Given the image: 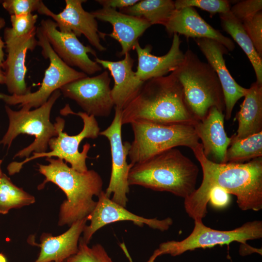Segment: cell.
I'll use <instances>...</instances> for the list:
<instances>
[{
    "instance_id": "74e56055",
    "label": "cell",
    "mask_w": 262,
    "mask_h": 262,
    "mask_svg": "<svg viewBox=\"0 0 262 262\" xmlns=\"http://www.w3.org/2000/svg\"><path fill=\"white\" fill-rule=\"evenodd\" d=\"M5 23L6 22L4 19L2 17H0V30L5 26ZM4 48H5V44L4 42H3L1 39L0 36V66L2 67V68L3 63L5 61L4 53L3 51Z\"/></svg>"
},
{
    "instance_id": "4dcf8cb0",
    "label": "cell",
    "mask_w": 262,
    "mask_h": 262,
    "mask_svg": "<svg viewBox=\"0 0 262 262\" xmlns=\"http://www.w3.org/2000/svg\"><path fill=\"white\" fill-rule=\"evenodd\" d=\"M175 9L186 7H196L213 16L216 13L223 14L230 11L231 2L227 0H176Z\"/></svg>"
},
{
    "instance_id": "b9f144b4",
    "label": "cell",
    "mask_w": 262,
    "mask_h": 262,
    "mask_svg": "<svg viewBox=\"0 0 262 262\" xmlns=\"http://www.w3.org/2000/svg\"></svg>"
},
{
    "instance_id": "7c38bea8",
    "label": "cell",
    "mask_w": 262,
    "mask_h": 262,
    "mask_svg": "<svg viewBox=\"0 0 262 262\" xmlns=\"http://www.w3.org/2000/svg\"><path fill=\"white\" fill-rule=\"evenodd\" d=\"M115 110V116L111 124L99 132L100 135L106 137L109 141L112 158L111 177L105 194L110 198L113 194L112 200L126 207L128 201L127 195L130 190L128 176L133 166L127 162L131 143L122 141V110L117 108Z\"/></svg>"
},
{
    "instance_id": "d6a6232c",
    "label": "cell",
    "mask_w": 262,
    "mask_h": 262,
    "mask_svg": "<svg viewBox=\"0 0 262 262\" xmlns=\"http://www.w3.org/2000/svg\"><path fill=\"white\" fill-rule=\"evenodd\" d=\"M42 1L40 0H6L2 2L3 8L10 16L33 14L37 11Z\"/></svg>"
},
{
    "instance_id": "1f68e13d",
    "label": "cell",
    "mask_w": 262,
    "mask_h": 262,
    "mask_svg": "<svg viewBox=\"0 0 262 262\" xmlns=\"http://www.w3.org/2000/svg\"><path fill=\"white\" fill-rule=\"evenodd\" d=\"M246 33L250 38L254 47L262 57V12L260 11L252 17L242 22Z\"/></svg>"
},
{
    "instance_id": "277c9868",
    "label": "cell",
    "mask_w": 262,
    "mask_h": 262,
    "mask_svg": "<svg viewBox=\"0 0 262 262\" xmlns=\"http://www.w3.org/2000/svg\"><path fill=\"white\" fill-rule=\"evenodd\" d=\"M198 172L196 164L179 149L172 148L133 165L128 183L170 192L185 199L196 190Z\"/></svg>"
},
{
    "instance_id": "f1b7e54d",
    "label": "cell",
    "mask_w": 262,
    "mask_h": 262,
    "mask_svg": "<svg viewBox=\"0 0 262 262\" xmlns=\"http://www.w3.org/2000/svg\"><path fill=\"white\" fill-rule=\"evenodd\" d=\"M64 262H114L104 248L98 244L89 247L81 237L77 252Z\"/></svg>"
},
{
    "instance_id": "cb8c5ba5",
    "label": "cell",
    "mask_w": 262,
    "mask_h": 262,
    "mask_svg": "<svg viewBox=\"0 0 262 262\" xmlns=\"http://www.w3.org/2000/svg\"><path fill=\"white\" fill-rule=\"evenodd\" d=\"M245 98L235 118L238 122L236 133L231 141L262 131V84L256 82L246 88Z\"/></svg>"
},
{
    "instance_id": "d6986e66",
    "label": "cell",
    "mask_w": 262,
    "mask_h": 262,
    "mask_svg": "<svg viewBox=\"0 0 262 262\" xmlns=\"http://www.w3.org/2000/svg\"><path fill=\"white\" fill-rule=\"evenodd\" d=\"M164 26L169 36L176 33L187 38H208L221 43L229 51L235 49L231 39L212 27L192 7L176 9Z\"/></svg>"
},
{
    "instance_id": "3957f363",
    "label": "cell",
    "mask_w": 262,
    "mask_h": 262,
    "mask_svg": "<svg viewBox=\"0 0 262 262\" xmlns=\"http://www.w3.org/2000/svg\"><path fill=\"white\" fill-rule=\"evenodd\" d=\"M46 161L48 164H38V171L45 177L38 189L51 182L61 189L66 196L60 207L58 225L70 227L75 222L87 218L97 203L93 196H98L102 191L100 175L92 169L77 171L61 159L47 158Z\"/></svg>"
},
{
    "instance_id": "52a82bcc",
    "label": "cell",
    "mask_w": 262,
    "mask_h": 262,
    "mask_svg": "<svg viewBox=\"0 0 262 262\" xmlns=\"http://www.w3.org/2000/svg\"><path fill=\"white\" fill-rule=\"evenodd\" d=\"M62 115L73 114L80 116L82 120L83 127L77 135H69L63 132L65 120L60 117L56 119L54 124L57 131V136L51 138L48 143L51 150L44 153L33 152V155L26 158L21 162H14L9 164L7 170L10 175L18 173L25 164L35 159L46 157H57L68 163L71 167L80 172H86L88 169L86 164L87 153L91 147L89 143L85 144L82 150L79 151L81 142L85 138H97L99 135L100 128L95 116L84 112L75 113L67 104L60 111Z\"/></svg>"
},
{
    "instance_id": "ac0fdd59",
    "label": "cell",
    "mask_w": 262,
    "mask_h": 262,
    "mask_svg": "<svg viewBox=\"0 0 262 262\" xmlns=\"http://www.w3.org/2000/svg\"><path fill=\"white\" fill-rule=\"evenodd\" d=\"M91 13L96 19L110 23L113 31L110 33L99 32L100 38L104 39L106 35L119 42L121 50L118 56H124L133 49L139 38L151 25L144 18L130 16L118 11L116 9L102 7Z\"/></svg>"
},
{
    "instance_id": "8fae6325",
    "label": "cell",
    "mask_w": 262,
    "mask_h": 262,
    "mask_svg": "<svg viewBox=\"0 0 262 262\" xmlns=\"http://www.w3.org/2000/svg\"><path fill=\"white\" fill-rule=\"evenodd\" d=\"M111 78L108 70L93 77L79 79L59 90L66 98L74 100L89 115L108 116L115 107L111 95Z\"/></svg>"
},
{
    "instance_id": "4fadbf2b",
    "label": "cell",
    "mask_w": 262,
    "mask_h": 262,
    "mask_svg": "<svg viewBox=\"0 0 262 262\" xmlns=\"http://www.w3.org/2000/svg\"><path fill=\"white\" fill-rule=\"evenodd\" d=\"M40 27L56 54L69 66H76L87 75L101 71L102 66L88 55L97 57L96 51L84 46L72 32L60 31L56 23L50 18L41 21Z\"/></svg>"
},
{
    "instance_id": "60d3db41",
    "label": "cell",
    "mask_w": 262,
    "mask_h": 262,
    "mask_svg": "<svg viewBox=\"0 0 262 262\" xmlns=\"http://www.w3.org/2000/svg\"><path fill=\"white\" fill-rule=\"evenodd\" d=\"M2 160H0V179L1 178V177L2 176V171H1V164H2Z\"/></svg>"
},
{
    "instance_id": "6da1fadb",
    "label": "cell",
    "mask_w": 262,
    "mask_h": 262,
    "mask_svg": "<svg viewBox=\"0 0 262 262\" xmlns=\"http://www.w3.org/2000/svg\"><path fill=\"white\" fill-rule=\"evenodd\" d=\"M192 150L201 165L203 179L198 189L184 199V208L190 218L202 222L208 213L209 194L214 187L234 195L242 211L262 209V157L246 163L220 164L205 156L201 143Z\"/></svg>"
},
{
    "instance_id": "d590c367",
    "label": "cell",
    "mask_w": 262,
    "mask_h": 262,
    "mask_svg": "<svg viewBox=\"0 0 262 262\" xmlns=\"http://www.w3.org/2000/svg\"><path fill=\"white\" fill-rule=\"evenodd\" d=\"M139 0H97L96 2L100 4L102 7L110 8L114 9L119 8L120 10L131 6Z\"/></svg>"
},
{
    "instance_id": "44dd1931",
    "label": "cell",
    "mask_w": 262,
    "mask_h": 262,
    "mask_svg": "<svg viewBox=\"0 0 262 262\" xmlns=\"http://www.w3.org/2000/svg\"><path fill=\"white\" fill-rule=\"evenodd\" d=\"M224 119L223 113L213 107L204 118L194 125L205 156L216 163H226V152L231 142L224 129Z\"/></svg>"
},
{
    "instance_id": "8992f818",
    "label": "cell",
    "mask_w": 262,
    "mask_h": 262,
    "mask_svg": "<svg viewBox=\"0 0 262 262\" xmlns=\"http://www.w3.org/2000/svg\"><path fill=\"white\" fill-rule=\"evenodd\" d=\"M131 125L133 140L128 156L132 165L170 148L184 146L193 149L200 144L193 125L144 121H135Z\"/></svg>"
},
{
    "instance_id": "7402d4cb",
    "label": "cell",
    "mask_w": 262,
    "mask_h": 262,
    "mask_svg": "<svg viewBox=\"0 0 262 262\" xmlns=\"http://www.w3.org/2000/svg\"><path fill=\"white\" fill-rule=\"evenodd\" d=\"M117 61L103 60L96 57L95 61L110 71L114 85L111 95L115 108L122 110L140 91L144 82L139 80L132 70L134 59L129 53Z\"/></svg>"
},
{
    "instance_id": "9c48e42d",
    "label": "cell",
    "mask_w": 262,
    "mask_h": 262,
    "mask_svg": "<svg viewBox=\"0 0 262 262\" xmlns=\"http://www.w3.org/2000/svg\"><path fill=\"white\" fill-rule=\"evenodd\" d=\"M37 46L42 48V54L49 61L45 72L41 86L35 92L23 96L8 95L0 93V99L10 105L19 104L30 110L37 108L47 101L54 92L71 82L87 76L66 65L54 51L39 26L36 30Z\"/></svg>"
},
{
    "instance_id": "83f0119b",
    "label": "cell",
    "mask_w": 262,
    "mask_h": 262,
    "mask_svg": "<svg viewBox=\"0 0 262 262\" xmlns=\"http://www.w3.org/2000/svg\"><path fill=\"white\" fill-rule=\"evenodd\" d=\"M227 149L226 163H242L262 157V131L231 141Z\"/></svg>"
},
{
    "instance_id": "d4e9b609",
    "label": "cell",
    "mask_w": 262,
    "mask_h": 262,
    "mask_svg": "<svg viewBox=\"0 0 262 262\" xmlns=\"http://www.w3.org/2000/svg\"><path fill=\"white\" fill-rule=\"evenodd\" d=\"M221 26L243 50L254 70L256 82L262 84V59L245 31L242 23L231 13L220 14Z\"/></svg>"
},
{
    "instance_id": "5bb4252c",
    "label": "cell",
    "mask_w": 262,
    "mask_h": 262,
    "mask_svg": "<svg viewBox=\"0 0 262 262\" xmlns=\"http://www.w3.org/2000/svg\"><path fill=\"white\" fill-rule=\"evenodd\" d=\"M98 200L93 212L87 217L90 221L89 225H86L82 232L83 241L88 244L94 234L102 227L118 221H131L135 225L143 227L144 225L162 231L167 230L173 224L170 217L163 220L147 218L136 215L122 206L114 202L107 197L105 192L102 191L98 196Z\"/></svg>"
},
{
    "instance_id": "7a4b0ae2",
    "label": "cell",
    "mask_w": 262,
    "mask_h": 262,
    "mask_svg": "<svg viewBox=\"0 0 262 262\" xmlns=\"http://www.w3.org/2000/svg\"><path fill=\"white\" fill-rule=\"evenodd\" d=\"M139 121L194 125L198 120L186 101L181 83L171 72L145 82L138 94L122 110V125Z\"/></svg>"
},
{
    "instance_id": "f546056e",
    "label": "cell",
    "mask_w": 262,
    "mask_h": 262,
    "mask_svg": "<svg viewBox=\"0 0 262 262\" xmlns=\"http://www.w3.org/2000/svg\"><path fill=\"white\" fill-rule=\"evenodd\" d=\"M38 16L30 14L20 16H10L12 28H6L4 34L14 37H21L36 31L35 24Z\"/></svg>"
},
{
    "instance_id": "4316f807",
    "label": "cell",
    "mask_w": 262,
    "mask_h": 262,
    "mask_svg": "<svg viewBox=\"0 0 262 262\" xmlns=\"http://www.w3.org/2000/svg\"><path fill=\"white\" fill-rule=\"evenodd\" d=\"M35 201L33 196L15 185L3 173L0 181V214H7L12 209L29 206Z\"/></svg>"
},
{
    "instance_id": "484cf974",
    "label": "cell",
    "mask_w": 262,
    "mask_h": 262,
    "mask_svg": "<svg viewBox=\"0 0 262 262\" xmlns=\"http://www.w3.org/2000/svg\"><path fill=\"white\" fill-rule=\"evenodd\" d=\"M175 10V1L172 0H142L119 11L144 18L151 25L164 26Z\"/></svg>"
},
{
    "instance_id": "603a6c76",
    "label": "cell",
    "mask_w": 262,
    "mask_h": 262,
    "mask_svg": "<svg viewBox=\"0 0 262 262\" xmlns=\"http://www.w3.org/2000/svg\"><path fill=\"white\" fill-rule=\"evenodd\" d=\"M87 221L85 218L75 222L68 230L58 236L43 233L40 243L34 244L40 247V251L37 258L33 262H64L75 254Z\"/></svg>"
},
{
    "instance_id": "f35d334b",
    "label": "cell",
    "mask_w": 262,
    "mask_h": 262,
    "mask_svg": "<svg viewBox=\"0 0 262 262\" xmlns=\"http://www.w3.org/2000/svg\"><path fill=\"white\" fill-rule=\"evenodd\" d=\"M5 77L4 71L2 67L0 66V84H5Z\"/></svg>"
},
{
    "instance_id": "e0dca14e",
    "label": "cell",
    "mask_w": 262,
    "mask_h": 262,
    "mask_svg": "<svg viewBox=\"0 0 262 262\" xmlns=\"http://www.w3.org/2000/svg\"><path fill=\"white\" fill-rule=\"evenodd\" d=\"M195 41L215 71L222 87L225 109V119H230L233 108L238 100L245 95L246 88L239 85L233 78L226 65L224 55L229 50L221 43L208 38H196Z\"/></svg>"
},
{
    "instance_id": "ab89813d",
    "label": "cell",
    "mask_w": 262,
    "mask_h": 262,
    "mask_svg": "<svg viewBox=\"0 0 262 262\" xmlns=\"http://www.w3.org/2000/svg\"><path fill=\"white\" fill-rule=\"evenodd\" d=\"M0 262H7L6 257L2 253H0Z\"/></svg>"
},
{
    "instance_id": "2e32d148",
    "label": "cell",
    "mask_w": 262,
    "mask_h": 262,
    "mask_svg": "<svg viewBox=\"0 0 262 262\" xmlns=\"http://www.w3.org/2000/svg\"><path fill=\"white\" fill-rule=\"evenodd\" d=\"M36 31L21 37H14L4 34L7 58L4 61L5 82L8 92L12 95L23 96L31 92L25 82L27 68L26 54L33 51L37 46Z\"/></svg>"
},
{
    "instance_id": "e575fe53",
    "label": "cell",
    "mask_w": 262,
    "mask_h": 262,
    "mask_svg": "<svg viewBox=\"0 0 262 262\" xmlns=\"http://www.w3.org/2000/svg\"><path fill=\"white\" fill-rule=\"evenodd\" d=\"M229 195L230 194L220 187H214L209 192L208 203L216 209H224L229 205Z\"/></svg>"
},
{
    "instance_id": "9a60e30c",
    "label": "cell",
    "mask_w": 262,
    "mask_h": 262,
    "mask_svg": "<svg viewBox=\"0 0 262 262\" xmlns=\"http://www.w3.org/2000/svg\"><path fill=\"white\" fill-rule=\"evenodd\" d=\"M86 0H66L63 10L55 14L41 2L37 10L41 15L50 17L62 32H72L77 37L83 35L89 43L99 51L106 48L100 43L99 31L96 19L91 13L86 11L82 4Z\"/></svg>"
},
{
    "instance_id": "ffe728a7",
    "label": "cell",
    "mask_w": 262,
    "mask_h": 262,
    "mask_svg": "<svg viewBox=\"0 0 262 262\" xmlns=\"http://www.w3.org/2000/svg\"><path fill=\"white\" fill-rule=\"evenodd\" d=\"M169 51L165 55L156 56L151 53L152 47L147 44L142 48L139 42L133 47L138 57V65L135 72L137 77L143 82L166 75L175 70L182 62L184 53L180 48L181 41L179 34H173Z\"/></svg>"
},
{
    "instance_id": "836d02e7",
    "label": "cell",
    "mask_w": 262,
    "mask_h": 262,
    "mask_svg": "<svg viewBox=\"0 0 262 262\" xmlns=\"http://www.w3.org/2000/svg\"><path fill=\"white\" fill-rule=\"evenodd\" d=\"M262 0H245L237 2L231 6L230 13L241 22L261 11Z\"/></svg>"
},
{
    "instance_id": "8d00e7d4",
    "label": "cell",
    "mask_w": 262,
    "mask_h": 262,
    "mask_svg": "<svg viewBox=\"0 0 262 262\" xmlns=\"http://www.w3.org/2000/svg\"><path fill=\"white\" fill-rule=\"evenodd\" d=\"M120 247L124 252L125 256L129 260V262H133V261L132 260V258L129 253V251L127 249V248L124 242L120 243ZM161 256L160 253L158 250V249H156L155 250V251L153 252L152 255L150 257L149 259L147 262H154L156 259L158 257Z\"/></svg>"
},
{
    "instance_id": "ba28073f",
    "label": "cell",
    "mask_w": 262,
    "mask_h": 262,
    "mask_svg": "<svg viewBox=\"0 0 262 262\" xmlns=\"http://www.w3.org/2000/svg\"><path fill=\"white\" fill-rule=\"evenodd\" d=\"M60 90L54 92L47 101L38 108L31 110L22 107L19 111H14L5 106L9 123L7 132L0 141V145L10 147L13 140L20 134H27L35 137L29 146L19 151L14 156L27 158L32 152H47L49 140L57 136L54 124L50 121V114L53 105L60 97Z\"/></svg>"
},
{
    "instance_id": "30bf717a",
    "label": "cell",
    "mask_w": 262,
    "mask_h": 262,
    "mask_svg": "<svg viewBox=\"0 0 262 262\" xmlns=\"http://www.w3.org/2000/svg\"><path fill=\"white\" fill-rule=\"evenodd\" d=\"M191 234L180 241H168L161 243L158 248L161 255H180L187 251L197 248H211L215 246L229 245L237 242L245 246L246 242L262 237V221L247 222L242 226L229 230H219L205 226L202 222L194 221Z\"/></svg>"
},
{
    "instance_id": "5b68a950",
    "label": "cell",
    "mask_w": 262,
    "mask_h": 262,
    "mask_svg": "<svg viewBox=\"0 0 262 262\" xmlns=\"http://www.w3.org/2000/svg\"><path fill=\"white\" fill-rule=\"evenodd\" d=\"M172 72L181 83L186 101L197 120L204 118L212 107L225 111L223 91L217 75L192 50L186 51L182 62Z\"/></svg>"
}]
</instances>
